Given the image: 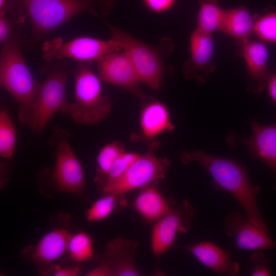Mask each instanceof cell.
I'll return each mask as SVG.
<instances>
[{"instance_id": "18", "label": "cell", "mask_w": 276, "mask_h": 276, "mask_svg": "<svg viewBox=\"0 0 276 276\" xmlns=\"http://www.w3.org/2000/svg\"><path fill=\"white\" fill-rule=\"evenodd\" d=\"M137 243L128 239L116 238L106 246L105 262L112 269L113 275L139 276L141 272L136 267L134 255Z\"/></svg>"}, {"instance_id": "1", "label": "cell", "mask_w": 276, "mask_h": 276, "mask_svg": "<svg viewBox=\"0 0 276 276\" xmlns=\"http://www.w3.org/2000/svg\"><path fill=\"white\" fill-rule=\"evenodd\" d=\"M114 0H6L5 13L23 25L31 26L27 47L35 46L47 34L76 15L86 11L93 15L101 11L108 14Z\"/></svg>"}, {"instance_id": "26", "label": "cell", "mask_w": 276, "mask_h": 276, "mask_svg": "<svg viewBox=\"0 0 276 276\" xmlns=\"http://www.w3.org/2000/svg\"><path fill=\"white\" fill-rule=\"evenodd\" d=\"M120 196L107 194L96 200L86 212L88 222L103 220L108 217L116 209L117 201Z\"/></svg>"}, {"instance_id": "27", "label": "cell", "mask_w": 276, "mask_h": 276, "mask_svg": "<svg viewBox=\"0 0 276 276\" xmlns=\"http://www.w3.org/2000/svg\"><path fill=\"white\" fill-rule=\"evenodd\" d=\"M253 34L265 42H276V13L256 17Z\"/></svg>"}, {"instance_id": "11", "label": "cell", "mask_w": 276, "mask_h": 276, "mask_svg": "<svg viewBox=\"0 0 276 276\" xmlns=\"http://www.w3.org/2000/svg\"><path fill=\"white\" fill-rule=\"evenodd\" d=\"M97 62L99 76L102 81L124 88L143 103L147 101L134 67L125 52L121 50L108 54Z\"/></svg>"}, {"instance_id": "28", "label": "cell", "mask_w": 276, "mask_h": 276, "mask_svg": "<svg viewBox=\"0 0 276 276\" xmlns=\"http://www.w3.org/2000/svg\"><path fill=\"white\" fill-rule=\"evenodd\" d=\"M140 154L125 151L114 162L109 170L104 182L102 189L112 185L126 172L128 168Z\"/></svg>"}, {"instance_id": "19", "label": "cell", "mask_w": 276, "mask_h": 276, "mask_svg": "<svg viewBox=\"0 0 276 276\" xmlns=\"http://www.w3.org/2000/svg\"><path fill=\"white\" fill-rule=\"evenodd\" d=\"M132 206L145 220L155 222L171 210L172 204L164 198L157 183H155L141 189Z\"/></svg>"}, {"instance_id": "8", "label": "cell", "mask_w": 276, "mask_h": 276, "mask_svg": "<svg viewBox=\"0 0 276 276\" xmlns=\"http://www.w3.org/2000/svg\"><path fill=\"white\" fill-rule=\"evenodd\" d=\"M69 133L64 129L55 131L51 144L55 147V166L52 180L56 187L64 192L77 194L85 187L82 166L70 143Z\"/></svg>"}, {"instance_id": "25", "label": "cell", "mask_w": 276, "mask_h": 276, "mask_svg": "<svg viewBox=\"0 0 276 276\" xmlns=\"http://www.w3.org/2000/svg\"><path fill=\"white\" fill-rule=\"evenodd\" d=\"M67 250L70 258L78 263L89 260L94 257L93 240L86 233L79 232L72 236Z\"/></svg>"}, {"instance_id": "20", "label": "cell", "mask_w": 276, "mask_h": 276, "mask_svg": "<svg viewBox=\"0 0 276 276\" xmlns=\"http://www.w3.org/2000/svg\"><path fill=\"white\" fill-rule=\"evenodd\" d=\"M72 236L63 228L48 233L37 244L33 254V260L40 264H49L58 259L67 250Z\"/></svg>"}, {"instance_id": "33", "label": "cell", "mask_w": 276, "mask_h": 276, "mask_svg": "<svg viewBox=\"0 0 276 276\" xmlns=\"http://www.w3.org/2000/svg\"><path fill=\"white\" fill-rule=\"evenodd\" d=\"M87 276H111L113 275V272L110 266L103 262L98 266L87 273Z\"/></svg>"}, {"instance_id": "22", "label": "cell", "mask_w": 276, "mask_h": 276, "mask_svg": "<svg viewBox=\"0 0 276 276\" xmlns=\"http://www.w3.org/2000/svg\"><path fill=\"white\" fill-rule=\"evenodd\" d=\"M198 2L197 29L211 34L221 31L226 10L219 6L218 0H198Z\"/></svg>"}, {"instance_id": "14", "label": "cell", "mask_w": 276, "mask_h": 276, "mask_svg": "<svg viewBox=\"0 0 276 276\" xmlns=\"http://www.w3.org/2000/svg\"><path fill=\"white\" fill-rule=\"evenodd\" d=\"M224 231L228 236L235 239V247L247 250L276 249V243L269 233L244 218L239 212L228 214L224 220Z\"/></svg>"}, {"instance_id": "21", "label": "cell", "mask_w": 276, "mask_h": 276, "mask_svg": "<svg viewBox=\"0 0 276 276\" xmlns=\"http://www.w3.org/2000/svg\"><path fill=\"white\" fill-rule=\"evenodd\" d=\"M255 20L256 17L243 6L226 10L221 32L233 37L240 45L250 39Z\"/></svg>"}, {"instance_id": "16", "label": "cell", "mask_w": 276, "mask_h": 276, "mask_svg": "<svg viewBox=\"0 0 276 276\" xmlns=\"http://www.w3.org/2000/svg\"><path fill=\"white\" fill-rule=\"evenodd\" d=\"M174 129L167 106L160 101H150L141 110L139 131L132 133L130 140L133 142H145L148 144L162 133Z\"/></svg>"}, {"instance_id": "7", "label": "cell", "mask_w": 276, "mask_h": 276, "mask_svg": "<svg viewBox=\"0 0 276 276\" xmlns=\"http://www.w3.org/2000/svg\"><path fill=\"white\" fill-rule=\"evenodd\" d=\"M112 38L103 40L82 36L65 41L58 37L45 41L41 47V55L44 60L70 58L81 62L98 61L104 56L121 51Z\"/></svg>"}, {"instance_id": "34", "label": "cell", "mask_w": 276, "mask_h": 276, "mask_svg": "<svg viewBox=\"0 0 276 276\" xmlns=\"http://www.w3.org/2000/svg\"><path fill=\"white\" fill-rule=\"evenodd\" d=\"M267 85L270 97L276 107V72L270 74Z\"/></svg>"}, {"instance_id": "30", "label": "cell", "mask_w": 276, "mask_h": 276, "mask_svg": "<svg viewBox=\"0 0 276 276\" xmlns=\"http://www.w3.org/2000/svg\"><path fill=\"white\" fill-rule=\"evenodd\" d=\"M22 25L5 13H0V43L2 45L9 38L12 37L15 27Z\"/></svg>"}, {"instance_id": "29", "label": "cell", "mask_w": 276, "mask_h": 276, "mask_svg": "<svg viewBox=\"0 0 276 276\" xmlns=\"http://www.w3.org/2000/svg\"><path fill=\"white\" fill-rule=\"evenodd\" d=\"M250 261L253 270L251 275L269 276L271 275L270 268L272 261L267 257L260 250L253 252L250 256Z\"/></svg>"}, {"instance_id": "24", "label": "cell", "mask_w": 276, "mask_h": 276, "mask_svg": "<svg viewBox=\"0 0 276 276\" xmlns=\"http://www.w3.org/2000/svg\"><path fill=\"white\" fill-rule=\"evenodd\" d=\"M16 141V130L8 111L0 110V156L5 159L13 155Z\"/></svg>"}, {"instance_id": "6", "label": "cell", "mask_w": 276, "mask_h": 276, "mask_svg": "<svg viewBox=\"0 0 276 276\" xmlns=\"http://www.w3.org/2000/svg\"><path fill=\"white\" fill-rule=\"evenodd\" d=\"M148 145L147 151L139 155L120 179L102 189V195L121 196L128 192L158 183L165 178L171 159L158 157L155 154L160 146L159 142L154 141Z\"/></svg>"}, {"instance_id": "9", "label": "cell", "mask_w": 276, "mask_h": 276, "mask_svg": "<svg viewBox=\"0 0 276 276\" xmlns=\"http://www.w3.org/2000/svg\"><path fill=\"white\" fill-rule=\"evenodd\" d=\"M67 74L62 69L50 72L40 83L36 107L29 126L31 131L40 133L57 113L66 114L70 103L66 100Z\"/></svg>"}, {"instance_id": "32", "label": "cell", "mask_w": 276, "mask_h": 276, "mask_svg": "<svg viewBox=\"0 0 276 276\" xmlns=\"http://www.w3.org/2000/svg\"><path fill=\"white\" fill-rule=\"evenodd\" d=\"M81 273V269L77 266L62 267L60 265L55 267L54 276H77Z\"/></svg>"}, {"instance_id": "5", "label": "cell", "mask_w": 276, "mask_h": 276, "mask_svg": "<svg viewBox=\"0 0 276 276\" xmlns=\"http://www.w3.org/2000/svg\"><path fill=\"white\" fill-rule=\"evenodd\" d=\"M109 28L111 38L115 40L131 61L140 82L152 90L159 89L163 84L165 67L161 46L152 45L134 38L128 33L112 26L99 13L95 15Z\"/></svg>"}, {"instance_id": "17", "label": "cell", "mask_w": 276, "mask_h": 276, "mask_svg": "<svg viewBox=\"0 0 276 276\" xmlns=\"http://www.w3.org/2000/svg\"><path fill=\"white\" fill-rule=\"evenodd\" d=\"M200 262L219 275H237L239 264L231 260L229 252L213 243L205 241L184 246Z\"/></svg>"}, {"instance_id": "4", "label": "cell", "mask_w": 276, "mask_h": 276, "mask_svg": "<svg viewBox=\"0 0 276 276\" xmlns=\"http://www.w3.org/2000/svg\"><path fill=\"white\" fill-rule=\"evenodd\" d=\"M102 80L87 65H78L75 78V101L66 115L81 125H95L107 118L112 109L110 97L102 94Z\"/></svg>"}, {"instance_id": "31", "label": "cell", "mask_w": 276, "mask_h": 276, "mask_svg": "<svg viewBox=\"0 0 276 276\" xmlns=\"http://www.w3.org/2000/svg\"><path fill=\"white\" fill-rule=\"evenodd\" d=\"M176 0H142L145 5L151 11L161 13L169 10Z\"/></svg>"}, {"instance_id": "35", "label": "cell", "mask_w": 276, "mask_h": 276, "mask_svg": "<svg viewBox=\"0 0 276 276\" xmlns=\"http://www.w3.org/2000/svg\"><path fill=\"white\" fill-rule=\"evenodd\" d=\"M6 0H0V12L3 11L6 6Z\"/></svg>"}, {"instance_id": "23", "label": "cell", "mask_w": 276, "mask_h": 276, "mask_svg": "<svg viewBox=\"0 0 276 276\" xmlns=\"http://www.w3.org/2000/svg\"><path fill=\"white\" fill-rule=\"evenodd\" d=\"M125 150L123 143L112 141L104 146L97 157L96 182L103 187L105 178L114 162Z\"/></svg>"}, {"instance_id": "12", "label": "cell", "mask_w": 276, "mask_h": 276, "mask_svg": "<svg viewBox=\"0 0 276 276\" xmlns=\"http://www.w3.org/2000/svg\"><path fill=\"white\" fill-rule=\"evenodd\" d=\"M250 127L252 134L248 139L229 134L226 142L232 148L239 144L244 146L250 154L266 164L273 173V188L276 191V123L263 125L252 121Z\"/></svg>"}, {"instance_id": "3", "label": "cell", "mask_w": 276, "mask_h": 276, "mask_svg": "<svg viewBox=\"0 0 276 276\" xmlns=\"http://www.w3.org/2000/svg\"><path fill=\"white\" fill-rule=\"evenodd\" d=\"M22 39L14 34L1 45L0 83L16 101L18 118L29 127L40 83L33 76L21 53Z\"/></svg>"}, {"instance_id": "2", "label": "cell", "mask_w": 276, "mask_h": 276, "mask_svg": "<svg viewBox=\"0 0 276 276\" xmlns=\"http://www.w3.org/2000/svg\"><path fill=\"white\" fill-rule=\"evenodd\" d=\"M180 159L184 164L195 162L200 165L212 177V187L214 190L226 191L231 194L242 206L246 217L269 233L256 200L261 188L251 182L246 165L230 158L211 155L200 149L183 151Z\"/></svg>"}, {"instance_id": "15", "label": "cell", "mask_w": 276, "mask_h": 276, "mask_svg": "<svg viewBox=\"0 0 276 276\" xmlns=\"http://www.w3.org/2000/svg\"><path fill=\"white\" fill-rule=\"evenodd\" d=\"M238 47L239 55L246 64V89L251 93L260 94L266 88L272 73L267 66L268 51L266 42L260 39H249Z\"/></svg>"}, {"instance_id": "13", "label": "cell", "mask_w": 276, "mask_h": 276, "mask_svg": "<svg viewBox=\"0 0 276 276\" xmlns=\"http://www.w3.org/2000/svg\"><path fill=\"white\" fill-rule=\"evenodd\" d=\"M214 39L212 34L198 29L191 34L190 40V57L184 63L183 73L188 80L206 83L210 74L217 68L214 60Z\"/></svg>"}, {"instance_id": "10", "label": "cell", "mask_w": 276, "mask_h": 276, "mask_svg": "<svg viewBox=\"0 0 276 276\" xmlns=\"http://www.w3.org/2000/svg\"><path fill=\"white\" fill-rule=\"evenodd\" d=\"M194 210L189 201L172 204L171 210L154 222L151 246L153 254L159 258L174 246L177 234L187 233L192 225Z\"/></svg>"}]
</instances>
